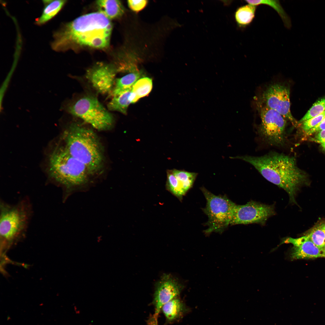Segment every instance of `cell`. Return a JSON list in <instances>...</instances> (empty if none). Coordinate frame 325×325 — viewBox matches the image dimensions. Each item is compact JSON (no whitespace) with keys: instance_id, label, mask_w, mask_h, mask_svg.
Masks as SVG:
<instances>
[{"instance_id":"9c48e42d","label":"cell","mask_w":325,"mask_h":325,"mask_svg":"<svg viewBox=\"0 0 325 325\" xmlns=\"http://www.w3.org/2000/svg\"><path fill=\"white\" fill-rule=\"evenodd\" d=\"M275 214L274 206L253 201L240 205L235 204L230 225L256 223L263 225Z\"/></svg>"},{"instance_id":"52a82bcc","label":"cell","mask_w":325,"mask_h":325,"mask_svg":"<svg viewBox=\"0 0 325 325\" xmlns=\"http://www.w3.org/2000/svg\"><path fill=\"white\" fill-rule=\"evenodd\" d=\"M69 111L98 130L108 129L113 123L112 115L93 96L80 98L70 106Z\"/></svg>"},{"instance_id":"3957f363","label":"cell","mask_w":325,"mask_h":325,"mask_svg":"<svg viewBox=\"0 0 325 325\" xmlns=\"http://www.w3.org/2000/svg\"><path fill=\"white\" fill-rule=\"evenodd\" d=\"M63 138L65 149L86 166L91 175L101 169L103 152L98 138L93 131L73 124L64 132Z\"/></svg>"},{"instance_id":"e0dca14e","label":"cell","mask_w":325,"mask_h":325,"mask_svg":"<svg viewBox=\"0 0 325 325\" xmlns=\"http://www.w3.org/2000/svg\"><path fill=\"white\" fill-rule=\"evenodd\" d=\"M132 88L113 96L107 107L111 111L119 112L125 114L128 107L131 102L130 96Z\"/></svg>"},{"instance_id":"44dd1931","label":"cell","mask_w":325,"mask_h":325,"mask_svg":"<svg viewBox=\"0 0 325 325\" xmlns=\"http://www.w3.org/2000/svg\"><path fill=\"white\" fill-rule=\"evenodd\" d=\"M183 305L181 300L175 298L164 304L162 308L166 320L173 321L177 318L183 310Z\"/></svg>"},{"instance_id":"d4e9b609","label":"cell","mask_w":325,"mask_h":325,"mask_svg":"<svg viewBox=\"0 0 325 325\" xmlns=\"http://www.w3.org/2000/svg\"><path fill=\"white\" fill-rule=\"evenodd\" d=\"M325 111V97L316 102L299 121L301 123Z\"/></svg>"},{"instance_id":"cb8c5ba5","label":"cell","mask_w":325,"mask_h":325,"mask_svg":"<svg viewBox=\"0 0 325 325\" xmlns=\"http://www.w3.org/2000/svg\"><path fill=\"white\" fill-rule=\"evenodd\" d=\"M167 173V178L166 185V190L181 201L183 196L185 194L181 188L172 170H169Z\"/></svg>"},{"instance_id":"ac0fdd59","label":"cell","mask_w":325,"mask_h":325,"mask_svg":"<svg viewBox=\"0 0 325 325\" xmlns=\"http://www.w3.org/2000/svg\"><path fill=\"white\" fill-rule=\"evenodd\" d=\"M257 6L249 4L239 8L235 14V18L238 26L246 28L249 26L255 18Z\"/></svg>"},{"instance_id":"30bf717a","label":"cell","mask_w":325,"mask_h":325,"mask_svg":"<svg viewBox=\"0 0 325 325\" xmlns=\"http://www.w3.org/2000/svg\"><path fill=\"white\" fill-rule=\"evenodd\" d=\"M290 94L288 86L275 83L268 86L264 92L262 100L264 105L277 112L296 126L298 122L290 111Z\"/></svg>"},{"instance_id":"7a4b0ae2","label":"cell","mask_w":325,"mask_h":325,"mask_svg":"<svg viewBox=\"0 0 325 325\" xmlns=\"http://www.w3.org/2000/svg\"><path fill=\"white\" fill-rule=\"evenodd\" d=\"M233 158L252 165L266 179L285 190L290 202L296 204V194L306 177L297 167L294 157L271 152L262 156L245 155Z\"/></svg>"},{"instance_id":"9a60e30c","label":"cell","mask_w":325,"mask_h":325,"mask_svg":"<svg viewBox=\"0 0 325 325\" xmlns=\"http://www.w3.org/2000/svg\"><path fill=\"white\" fill-rule=\"evenodd\" d=\"M96 4L98 12L110 20L120 17L124 12L123 5L119 0H98Z\"/></svg>"},{"instance_id":"ffe728a7","label":"cell","mask_w":325,"mask_h":325,"mask_svg":"<svg viewBox=\"0 0 325 325\" xmlns=\"http://www.w3.org/2000/svg\"><path fill=\"white\" fill-rule=\"evenodd\" d=\"M248 4L257 6L265 5L271 7L279 15L283 22L285 26L288 29L291 26L290 19L282 6L279 0H245Z\"/></svg>"},{"instance_id":"d6986e66","label":"cell","mask_w":325,"mask_h":325,"mask_svg":"<svg viewBox=\"0 0 325 325\" xmlns=\"http://www.w3.org/2000/svg\"><path fill=\"white\" fill-rule=\"evenodd\" d=\"M152 80L150 78L144 77L138 79L132 86L130 96L131 103H134L139 99L147 96L152 88Z\"/></svg>"},{"instance_id":"6da1fadb","label":"cell","mask_w":325,"mask_h":325,"mask_svg":"<svg viewBox=\"0 0 325 325\" xmlns=\"http://www.w3.org/2000/svg\"><path fill=\"white\" fill-rule=\"evenodd\" d=\"M112 28L110 20L102 14H87L63 24L54 31L51 47L57 52L76 47L105 48L109 46Z\"/></svg>"},{"instance_id":"603a6c76","label":"cell","mask_w":325,"mask_h":325,"mask_svg":"<svg viewBox=\"0 0 325 325\" xmlns=\"http://www.w3.org/2000/svg\"><path fill=\"white\" fill-rule=\"evenodd\" d=\"M305 235L317 247L325 249V231L319 223L315 225L307 231Z\"/></svg>"},{"instance_id":"8fae6325","label":"cell","mask_w":325,"mask_h":325,"mask_svg":"<svg viewBox=\"0 0 325 325\" xmlns=\"http://www.w3.org/2000/svg\"><path fill=\"white\" fill-rule=\"evenodd\" d=\"M117 72L114 65L98 62L87 70L86 77L98 91L106 94L112 92Z\"/></svg>"},{"instance_id":"4fadbf2b","label":"cell","mask_w":325,"mask_h":325,"mask_svg":"<svg viewBox=\"0 0 325 325\" xmlns=\"http://www.w3.org/2000/svg\"><path fill=\"white\" fill-rule=\"evenodd\" d=\"M283 243L293 245L290 253L292 259L325 258V249L317 247L306 235L296 238H284L280 245Z\"/></svg>"},{"instance_id":"f546056e","label":"cell","mask_w":325,"mask_h":325,"mask_svg":"<svg viewBox=\"0 0 325 325\" xmlns=\"http://www.w3.org/2000/svg\"><path fill=\"white\" fill-rule=\"evenodd\" d=\"M319 224L322 228L325 231V221L320 222Z\"/></svg>"},{"instance_id":"ba28073f","label":"cell","mask_w":325,"mask_h":325,"mask_svg":"<svg viewBox=\"0 0 325 325\" xmlns=\"http://www.w3.org/2000/svg\"><path fill=\"white\" fill-rule=\"evenodd\" d=\"M260 115L261 123L258 132L262 139L271 146H285L287 120L277 112L264 105L260 109Z\"/></svg>"},{"instance_id":"8992f818","label":"cell","mask_w":325,"mask_h":325,"mask_svg":"<svg viewBox=\"0 0 325 325\" xmlns=\"http://www.w3.org/2000/svg\"><path fill=\"white\" fill-rule=\"evenodd\" d=\"M206 200L203 210L208 216L206 234L222 233L230 224L235 204L226 196L216 195L204 187L201 188Z\"/></svg>"},{"instance_id":"4316f807","label":"cell","mask_w":325,"mask_h":325,"mask_svg":"<svg viewBox=\"0 0 325 325\" xmlns=\"http://www.w3.org/2000/svg\"><path fill=\"white\" fill-rule=\"evenodd\" d=\"M147 1L141 0H128V4L129 8L132 10L138 12L143 9L146 5Z\"/></svg>"},{"instance_id":"7c38bea8","label":"cell","mask_w":325,"mask_h":325,"mask_svg":"<svg viewBox=\"0 0 325 325\" xmlns=\"http://www.w3.org/2000/svg\"><path fill=\"white\" fill-rule=\"evenodd\" d=\"M183 286L171 275L164 274L157 282L154 295L156 320L163 305L180 294Z\"/></svg>"},{"instance_id":"5b68a950","label":"cell","mask_w":325,"mask_h":325,"mask_svg":"<svg viewBox=\"0 0 325 325\" xmlns=\"http://www.w3.org/2000/svg\"><path fill=\"white\" fill-rule=\"evenodd\" d=\"M31 207L26 200L11 205L1 202L0 234L4 240L11 242L25 232L30 215Z\"/></svg>"},{"instance_id":"5bb4252c","label":"cell","mask_w":325,"mask_h":325,"mask_svg":"<svg viewBox=\"0 0 325 325\" xmlns=\"http://www.w3.org/2000/svg\"><path fill=\"white\" fill-rule=\"evenodd\" d=\"M44 7L40 17L36 18L35 23L43 25L55 17L63 8L67 1L63 0H44Z\"/></svg>"},{"instance_id":"277c9868","label":"cell","mask_w":325,"mask_h":325,"mask_svg":"<svg viewBox=\"0 0 325 325\" xmlns=\"http://www.w3.org/2000/svg\"><path fill=\"white\" fill-rule=\"evenodd\" d=\"M49 172L64 188L65 199L73 193L84 190L91 175L86 166L62 147L55 148L50 155Z\"/></svg>"},{"instance_id":"f1b7e54d","label":"cell","mask_w":325,"mask_h":325,"mask_svg":"<svg viewBox=\"0 0 325 325\" xmlns=\"http://www.w3.org/2000/svg\"><path fill=\"white\" fill-rule=\"evenodd\" d=\"M315 140L320 144L323 149L325 151V130L318 132Z\"/></svg>"},{"instance_id":"7402d4cb","label":"cell","mask_w":325,"mask_h":325,"mask_svg":"<svg viewBox=\"0 0 325 325\" xmlns=\"http://www.w3.org/2000/svg\"><path fill=\"white\" fill-rule=\"evenodd\" d=\"M172 171L178 180L182 190L185 194L192 187L197 174L176 169Z\"/></svg>"},{"instance_id":"484cf974","label":"cell","mask_w":325,"mask_h":325,"mask_svg":"<svg viewBox=\"0 0 325 325\" xmlns=\"http://www.w3.org/2000/svg\"><path fill=\"white\" fill-rule=\"evenodd\" d=\"M325 118V111L301 123V128L305 133L315 127Z\"/></svg>"},{"instance_id":"83f0119b","label":"cell","mask_w":325,"mask_h":325,"mask_svg":"<svg viewBox=\"0 0 325 325\" xmlns=\"http://www.w3.org/2000/svg\"><path fill=\"white\" fill-rule=\"evenodd\" d=\"M325 130V118L318 124L305 133L308 135H311L315 132Z\"/></svg>"},{"instance_id":"2e32d148","label":"cell","mask_w":325,"mask_h":325,"mask_svg":"<svg viewBox=\"0 0 325 325\" xmlns=\"http://www.w3.org/2000/svg\"><path fill=\"white\" fill-rule=\"evenodd\" d=\"M140 76V72L135 67L128 74L116 79L111 92L112 97L132 88L134 84L139 79Z\"/></svg>"}]
</instances>
